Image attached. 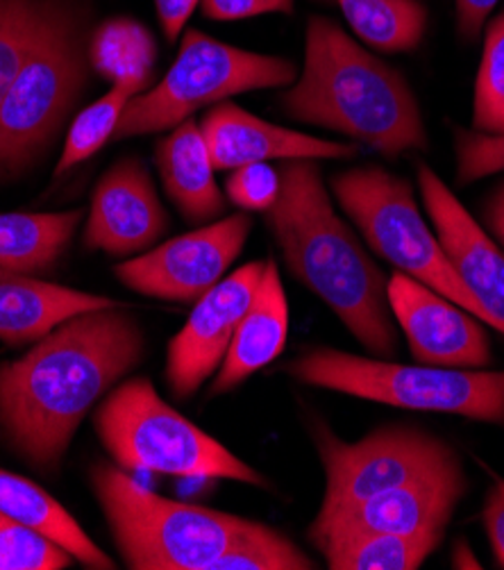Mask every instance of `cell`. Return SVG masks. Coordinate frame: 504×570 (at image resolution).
I'll return each instance as SVG.
<instances>
[{"label": "cell", "instance_id": "1", "mask_svg": "<svg viewBox=\"0 0 504 570\" xmlns=\"http://www.w3.org/2000/svg\"><path fill=\"white\" fill-rule=\"evenodd\" d=\"M121 309L73 316L0 364V425L34 466L58 469L93 403L141 362L144 332Z\"/></svg>", "mask_w": 504, "mask_h": 570}, {"label": "cell", "instance_id": "2", "mask_svg": "<svg viewBox=\"0 0 504 570\" xmlns=\"http://www.w3.org/2000/svg\"><path fill=\"white\" fill-rule=\"evenodd\" d=\"M279 178L283 189L266 212V225L287 268L373 357L394 360L398 336L388 307V277L336 214L320 166L316 159H287Z\"/></svg>", "mask_w": 504, "mask_h": 570}, {"label": "cell", "instance_id": "3", "mask_svg": "<svg viewBox=\"0 0 504 570\" xmlns=\"http://www.w3.org/2000/svg\"><path fill=\"white\" fill-rule=\"evenodd\" d=\"M279 102L289 119L344 135L386 159L429 146L407 78L327 17L309 19L303 73Z\"/></svg>", "mask_w": 504, "mask_h": 570}, {"label": "cell", "instance_id": "4", "mask_svg": "<svg viewBox=\"0 0 504 570\" xmlns=\"http://www.w3.org/2000/svg\"><path fill=\"white\" fill-rule=\"evenodd\" d=\"M91 487L132 570H209L228 550L266 530L226 511L161 498L107 464L91 471Z\"/></svg>", "mask_w": 504, "mask_h": 570}, {"label": "cell", "instance_id": "5", "mask_svg": "<svg viewBox=\"0 0 504 570\" xmlns=\"http://www.w3.org/2000/svg\"><path fill=\"white\" fill-rule=\"evenodd\" d=\"M89 39L82 0H46L37 37L0 107V174H21L62 130L87 85Z\"/></svg>", "mask_w": 504, "mask_h": 570}, {"label": "cell", "instance_id": "6", "mask_svg": "<svg viewBox=\"0 0 504 570\" xmlns=\"http://www.w3.org/2000/svg\"><path fill=\"white\" fill-rule=\"evenodd\" d=\"M287 373L303 384L409 412L453 414L504 428V371L407 366L329 346L300 353Z\"/></svg>", "mask_w": 504, "mask_h": 570}, {"label": "cell", "instance_id": "7", "mask_svg": "<svg viewBox=\"0 0 504 570\" xmlns=\"http://www.w3.org/2000/svg\"><path fill=\"white\" fill-rule=\"evenodd\" d=\"M93 428L123 471L233 480L268 489L259 471L164 403L148 377L128 380L111 391L93 416Z\"/></svg>", "mask_w": 504, "mask_h": 570}, {"label": "cell", "instance_id": "8", "mask_svg": "<svg viewBox=\"0 0 504 570\" xmlns=\"http://www.w3.org/2000/svg\"><path fill=\"white\" fill-rule=\"evenodd\" d=\"M171 69L148 91L132 98L111 141L174 130L202 107L239 94L291 87L298 78L294 60L218 41L200 30L182 32Z\"/></svg>", "mask_w": 504, "mask_h": 570}, {"label": "cell", "instance_id": "9", "mask_svg": "<svg viewBox=\"0 0 504 570\" xmlns=\"http://www.w3.org/2000/svg\"><path fill=\"white\" fill-rule=\"evenodd\" d=\"M329 187L336 203L379 259L462 305L488 325L486 312L457 277L429 218H425L421 203H416L414 187L405 178L391 174L384 166L368 164L336 174Z\"/></svg>", "mask_w": 504, "mask_h": 570}, {"label": "cell", "instance_id": "10", "mask_svg": "<svg viewBox=\"0 0 504 570\" xmlns=\"http://www.w3.org/2000/svg\"><path fill=\"white\" fill-rule=\"evenodd\" d=\"M314 439L325 469V495L316 517L462 464L451 443L414 425L379 428L346 443L318 423Z\"/></svg>", "mask_w": 504, "mask_h": 570}, {"label": "cell", "instance_id": "11", "mask_svg": "<svg viewBox=\"0 0 504 570\" xmlns=\"http://www.w3.org/2000/svg\"><path fill=\"white\" fill-rule=\"evenodd\" d=\"M253 230L241 212L121 262L115 273L128 289L166 303H196L226 277Z\"/></svg>", "mask_w": 504, "mask_h": 570}, {"label": "cell", "instance_id": "12", "mask_svg": "<svg viewBox=\"0 0 504 570\" xmlns=\"http://www.w3.org/2000/svg\"><path fill=\"white\" fill-rule=\"evenodd\" d=\"M466 489L464 466L457 464L336 509L327 517H316L309 528V541L320 548L364 534L445 532Z\"/></svg>", "mask_w": 504, "mask_h": 570}, {"label": "cell", "instance_id": "13", "mask_svg": "<svg viewBox=\"0 0 504 570\" xmlns=\"http://www.w3.org/2000/svg\"><path fill=\"white\" fill-rule=\"evenodd\" d=\"M388 307L416 364L488 368L493 344L486 323L405 273L388 277Z\"/></svg>", "mask_w": 504, "mask_h": 570}, {"label": "cell", "instance_id": "14", "mask_svg": "<svg viewBox=\"0 0 504 570\" xmlns=\"http://www.w3.org/2000/svg\"><path fill=\"white\" fill-rule=\"evenodd\" d=\"M266 262H248L196 301L185 327L171 338L166 382L178 401L191 397L223 364L248 312Z\"/></svg>", "mask_w": 504, "mask_h": 570}, {"label": "cell", "instance_id": "15", "mask_svg": "<svg viewBox=\"0 0 504 570\" xmlns=\"http://www.w3.org/2000/svg\"><path fill=\"white\" fill-rule=\"evenodd\" d=\"M416 185L421 205L457 277L486 312L488 327L504 334V250L432 166L418 164Z\"/></svg>", "mask_w": 504, "mask_h": 570}, {"label": "cell", "instance_id": "16", "mask_svg": "<svg viewBox=\"0 0 504 570\" xmlns=\"http://www.w3.org/2000/svg\"><path fill=\"white\" fill-rule=\"evenodd\" d=\"M171 227L148 168L137 157L119 159L98 180L85 227V246L111 257L150 250Z\"/></svg>", "mask_w": 504, "mask_h": 570}, {"label": "cell", "instance_id": "17", "mask_svg": "<svg viewBox=\"0 0 504 570\" xmlns=\"http://www.w3.org/2000/svg\"><path fill=\"white\" fill-rule=\"evenodd\" d=\"M216 170L287 159H350L357 144L332 141L268 124L235 102L214 105L198 124Z\"/></svg>", "mask_w": 504, "mask_h": 570}, {"label": "cell", "instance_id": "18", "mask_svg": "<svg viewBox=\"0 0 504 570\" xmlns=\"http://www.w3.org/2000/svg\"><path fill=\"white\" fill-rule=\"evenodd\" d=\"M119 307L126 305L0 266V341L8 346L39 341L73 316Z\"/></svg>", "mask_w": 504, "mask_h": 570}, {"label": "cell", "instance_id": "19", "mask_svg": "<svg viewBox=\"0 0 504 570\" xmlns=\"http://www.w3.org/2000/svg\"><path fill=\"white\" fill-rule=\"evenodd\" d=\"M289 332V303L275 259H266L255 298L244 314L233 344L223 360L209 395H220L244 384L285 351Z\"/></svg>", "mask_w": 504, "mask_h": 570}, {"label": "cell", "instance_id": "20", "mask_svg": "<svg viewBox=\"0 0 504 570\" xmlns=\"http://www.w3.org/2000/svg\"><path fill=\"white\" fill-rule=\"evenodd\" d=\"M155 164L166 196L185 220L205 225L226 212L216 180L209 148L198 121L187 119L176 126L155 148Z\"/></svg>", "mask_w": 504, "mask_h": 570}, {"label": "cell", "instance_id": "21", "mask_svg": "<svg viewBox=\"0 0 504 570\" xmlns=\"http://www.w3.org/2000/svg\"><path fill=\"white\" fill-rule=\"evenodd\" d=\"M0 514L14 519L41 534L60 543L65 550L73 554L85 568L111 570L115 561L107 557L80 528V523L71 517L58 500L48 491H43L32 480L14 475L0 469Z\"/></svg>", "mask_w": 504, "mask_h": 570}, {"label": "cell", "instance_id": "22", "mask_svg": "<svg viewBox=\"0 0 504 570\" xmlns=\"http://www.w3.org/2000/svg\"><path fill=\"white\" fill-rule=\"evenodd\" d=\"M82 209L0 214V266L17 273L48 271L71 244Z\"/></svg>", "mask_w": 504, "mask_h": 570}, {"label": "cell", "instance_id": "23", "mask_svg": "<svg viewBox=\"0 0 504 570\" xmlns=\"http://www.w3.org/2000/svg\"><path fill=\"white\" fill-rule=\"evenodd\" d=\"M89 62L111 87L126 85L144 94L155 76L157 41L137 19H107L91 32Z\"/></svg>", "mask_w": 504, "mask_h": 570}, {"label": "cell", "instance_id": "24", "mask_svg": "<svg viewBox=\"0 0 504 570\" xmlns=\"http://www.w3.org/2000/svg\"><path fill=\"white\" fill-rule=\"evenodd\" d=\"M357 41L384 55L409 52L427 32V8L421 0H336Z\"/></svg>", "mask_w": 504, "mask_h": 570}, {"label": "cell", "instance_id": "25", "mask_svg": "<svg viewBox=\"0 0 504 570\" xmlns=\"http://www.w3.org/2000/svg\"><path fill=\"white\" fill-rule=\"evenodd\" d=\"M445 532L364 534L320 546L332 570H416L441 546Z\"/></svg>", "mask_w": 504, "mask_h": 570}, {"label": "cell", "instance_id": "26", "mask_svg": "<svg viewBox=\"0 0 504 570\" xmlns=\"http://www.w3.org/2000/svg\"><path fill=\"white\" fill-rule=\"evenodd\" d=\"M137 96H139L137 89L126 85H115L102 98H98L93 105L82 109L76 117V121L71 124L55 176L67 174V170H71L73 166L93 157L107 141L115 139V132L119 128V121L123 117L128 102Z\"/></svg>", "mask_w": 504, "mask_h": 570}, {"label": "cell", "instance_id": "27", "mask_svg": "<svg viewBox=\"0 0 504 570\" xmlns=\"http://www.w3.org/2000/svg\"><path fill=\"white\" fill-rule=\"evenodd\" d=\"M471 130L482 135H504V10L491 17L484 26Z\"/></svg>", "mask_w": 504, "mask_h": 570}, {"label": "cell", "instance_id": "28", "mask_svg": "<svg viewBox=\"0 0 504 570\" xmlns=\"http://www.w3.org/2000/svg\"><path fill=\"white\" fill-rule=\"evenodd\" d=\"M46 0H0V107L37 37Z\"/></svg>", "mask_w": 504, "mask_h": 570}, {"label": "cell", "instance_id": "29", "mask_svg": "<svg viewBox=\"0 0 504 570\" xmlns=\"http://www.w3.org/2000/svg\"><path fill=\"white\" fill-rule=\"evenodd\" d=\"M73 561L50 537L0 514V570H65Z\"/></svg>", "mask_w": 504, "mask_h": 570}, {"label": "cell", "instance_id": "30", "mask_svg": "<svg viewBox=\"0 0 504 570\" xmlns=\"http://www.w3.org/2000/svg\"><path fill=\"white\" fill-rule=\"evenodd\" d=\"M316 561L294 541L266 528L261 534L239 543L216 559L209 570H314Z\"/></svg>", "mask_w": 504, "mask_h": 570}, {"label": "cell", "instance_id": "31", "mask_svg": "<svg viewBox=\"0 0 504 570\" xmlns=\"http://www.w3.org/2000/svg\"><path fill=\"white\" fill-rule=\"evenodd\" d=\"M455 178L459 187L504 174V135L455 130Z\"/></svg>", "mask_w": 504, "mask_h": 570}, {"label": "cell", "instance_id": "32", "mask_svg": "<svg viewBox=\"0 0 504 570\" xmlns=\"http://www.w3.org/2000/svg\"><path fill=\"white\" fill-rule=\"evenodd\" d=\"M283 189L279 168H273L268 161L246 164L230 170L226 183V194L230 203H235L244 212H268Z\"/></svg>", "mask_w": 504, "mask_h": 570}, {"label": "cell", "instance_id": "33", "mask_svg": "<svg viewBox=\"0 0 504 570\" xmlns=\"http://www.w3.org/2000/svg\"><path fill=\"white\" fill-rule=\"evenodd\" d=\"M200 8L207 19L230 23L264 14H294L296 0H202Z\"/></svg>", "mask_w": 504, "mask_h": 570}, {"label": "cell", "instance_id": "34", "mask_svg": "<svg viewBox=\"0 0 504 570\" xmlns=\"http://www.w3.org/2000/svg\"><path fill=\"white\" fill-rule=\"evenodd\" d=\"M484 530L495 557V563L504 568V480L495 478L484 495L482 504Z\"/></svg>", "mask_w": 504, "mask_h": 570}, {"label": "cell", "instance_id": "35", "mask_svg": "<svg viewBox=\"0 0 504 570\" xmlns=\"http://www.w3.org/2000/svg\"><path fill=\"white\" fill-rule=\"evenodd\" d=\"M200 3L202 0H155L157 21L168 43H176L182 37L187 21Z\"/></svg>", "mask_w": 504, "mask_h": 570}, {"label": "cell", "instance_id": "36", "mask_svg": "<svg viewBox=\"0 0 504 570\" xmlns=\"http://www.w3.org/2000/svg\"><path fill=\"white\" fill-rule=\"evenodd\" d=\"M502 0H455V19L462 39H477Z\"/></svg>", "mask_w": 504, "mask_h": 570}, {"label": "cell", "instance_id": "37", "mask_svg": "<svg viewBox=\"0 0 504 570\" xmlns=\"http://www.w3.org/2000/svg\"><path fill=\"white\" fill-rule=\"evenodd\" d=\"M482 225L504 250V180H500L482 205Z\"/></svg>", "mask_w": 504, "mask_h": 570}, {"label": "cell", "instance_id": "38", "mask_svg": "<svg viewBox=\"0 0 504 570\" xmlns=\"http://www.w3.org/2000/svg\"><path fill=\"white\" fill-rule=\"evenodd\" d=\"M453 568H473V570H480L482 563L480 559L473 554V550L468 548V543L459 541L455 552H453Z\"/></svg>", "mask_w": 504, "mask_h": 570}, {"label": "cell", "instance_id": "39", "mask_svg": "<svg viewBox=\"0 0 504 570\" xmlns=\"http://www.w3.org/2000/svg\"><path fill=\"white\" fill-rule=\"evenodd\" d=\"M318 3H327V0H318Z\"/></svg>", "mask_w": 504, "mask_h": 570}]
</instances>
